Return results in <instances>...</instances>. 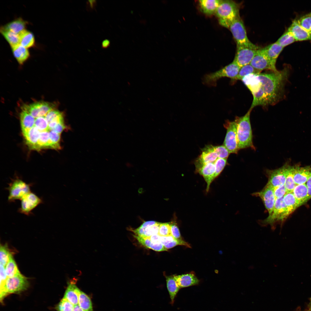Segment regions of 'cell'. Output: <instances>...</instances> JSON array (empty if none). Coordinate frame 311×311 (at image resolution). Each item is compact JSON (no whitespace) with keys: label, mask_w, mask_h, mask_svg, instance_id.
I'll return each mask as SVG.
<instances>
[{"label":"cell","mask_w":311,"mask_h":311,"mask_svg":"<svg viewBox=\"0 0 311 311\" xmlns=\"http://www.w3.org/2000/svg\"><path fill=\"white\" fill-rule=\"evenodd\" d=\"M290 73V68L288 65L280 70L258 73V89L257 92L252 95L253 100L249 109L252 110L257 106L274 105L283 100Z\"/></svg>","instance_id":"6da1fadb"},{"label":"cell","mask_w":311,"mask_h":311,"mask_svg":"<svg viewBox=\"0 0 311 311\" xmlns=\"http://www.w3.org/2000/svg\"><path fill=\"white\" fill-rule=\"evenodd\" d=\"M252 110L249 109L244 116H236L237 135L239 150L247 148L255 149L253 143V135L250 120Z\"/></svg>","instance_id":"7a4b0ae2"},{"label":"cell","mask_w":311,"mask_h":311,"mask_svg":"<svg viewBox=\"0 0 311 311\" xmlns=\"http://www.w3.org/2000/svg\"><path fill=\"white\" fill-rule=\"evenodd\" d=\"M238 5L230 0H221L215 12L219 24L229 28L231 23L240 17Z\"/></svg>","instance_id":"3957f363"},{"label":"cell","mask_w":311,"mask_h":311,"mask_svg":"<svg viewBox=\"0 0 311 311\" xmlns=\"http://www.w3.org/2000/svg\"><path fill=\"white\" fill-rule=\"evenodd\" d=\"M240 68L233 60L230 64L216 71L205 74L202 79V83L208 86H215L219 79L226 77L230 78L231 83L233 84Z\"/></svg>","instance_id":"277c9868"},{"label":"cell","mask_w":311,"mask_h":311,"mask_svg":"<svg viewBox=\"0 0 311 311\" xmlns=\"http://www.w3.org/2000/svg\"><path fill=\"white\" fill-rule=\"evenodd\" d=\"M29 286L27 278L20 272L12 277H7L4 282L0 284L1 301L7 295L20 293L26 290Z\"/></svg>","instance_id":"5b68a950"},{"label":"cell","mask_w":311,"mask_h":311,"mask_svg":"<svg viewBox=\"0 0 311 311\" xmlns=\"http://www.w3.org/2000/svg\"><path fill=\"white\" fill-rule=\"evenodd\" d=\"M32 183L27 184L22 179L16 177L12 179L6 188L9 192L8 200L9 202H14L17 200H21L31 192Z\"/></svg>","instance_id":"8992f818"},{"label":"cell","mask_w":311,"mask_h":311,"mask_svg":"<svg viewBox=\"0 0 311 311\" xmlns=\"http://www.w3.org/2000/svg\"><path fill=\"white\" fill-rule=\"evenodd\" d=\"M229 29L232 34L237 45L249 47L256 46L249 39L243 22L240 16L235 19L231 23Z\"/></svg>","instance_id":"52a82bcc"},{"label":"cell","mask_w":311,"mask_h":311,"mask_svg":"<svg viewBox=\"0 0 311 311\" xmlns=\"http://www.w3.org/2000/svg\"><path fill=\"white\" fill-rule=\"evenodd\" d=\"M227 130L224 141V145L230 153H237L238 151L237 135V124L233 121L227 120L223 125Z\"/></svg>","instance_id":"ba28073f"},{"label":"cell","mask_w":311,"mask_h":311,"mask_svg":"<svg viewBox=\"0 0 311 311\" xmlns=\"http://www.w3.org/2000/svg\"><path fill=\"white\" fill-rule=\"evenodd\" d=\"M283 197L276 199L273 212L263 221V224L270 225L272 226L277 222L283 221L289 215L283 201Z\"/></svg>","instance_id":"9c48e42d"},{"label":"cell","mask_w":311,"mask_h":311,"mask_svg":"<svg viewBox=\"0 0 311 311\" xmlns=\"http://www.w3.org/2000/svg\"><path fill=\"white\" fill-rule=\"evenodd\" d=\"M257 46L249 47L237 45V50L233 60L241 67L250 64L259 49Z\"/></svg>","instance_id":"30bf717a"},{"label":"cell","mask_w":311,"mask_h":311,"mask_svg":"<svg viewBox=\"0 0 311 311\" xmlns=\"http://www.w3.org/2000/svg\"><path fill=\"white\" fill-rule=\"evenodd\" d=\"M289 165L285 163L280 168L273 170H267L268 177L267 184L274 188L285 185L287 171Z\"/></svg>","instance_id":"8fae6325"},{"label":"cell","mask_w":311,"mask_h":311,"mask_svg":"<svg viewBox=\"0 0 311 311\" xmlns=\"http://www.w3.org/2000/svg\"><path fill=\"white\" fill-rule=\"evenodd\" d=\"M54 108L53 104L44 101L35 102L29 105H24L22 110L29 113L34 118L44 116Z\"/></svg>","instance_id":"7c38bea8"},{"label":"cell","mask_w":311,"mask_h":311,"mask_svg":"<svg viewBox=\"0 0 311 311\" xmlns=\"http://www.w3.org/2000/svg\"><path fill=\"white\" fill-rule=\"evenodd\" d=\"M21 200V206L18 209V212L27 216L32 214V211L43 202L41 198L31 191Z\"/></svg>","instance_id":"4fadbf2b"},{"label":"cell","mask_w":311,"mask_h":311,"mask_svg":"<svg viewBox=\"0 0 311 311\" xmlns=\"http://www.w3.org/2000/svg\"><path fill=\"white\" fill-rule=\"evenodd\" d=\"M254 194L259 197L262 199L268 212L269 215H271L273 212L276 200L274 188L267 184L262 190L255 193Z\"/></svg>","instance_id":"5bb4252c"},{"label":"cell","mask_w":311,"mask_h":311,"mask_svg":"<svg viewBox=\"0 0 311 311\" xmlns=\"http://www.w3.org/2000/svg\"><path fill=\"white\" fill-rule=\"evenodd\" d=\"M250 64L255 69L261 72L263 70L275 71L277 70L268 58L261 49H259Z\"/></svg>","instance_id":"9a60e30c"},{"label":"cell","mask_w":311,"mask_h":311,"mask_svg":"<svg viewBox=\"0 0 311 311\" xmlns=\"http://www.w3.org/2000/svg\"><path fill=\"white\" fill-rule=\"evenodd\" d=\"M195 166L196 172L203 177L206 183V190L208 192L211 183L215 179L216 168L215 162L195 165Z\"/></svg>","instance_id":"2e32d148"},{"label":"cell","mask_w":311,"mask_h":311,"mask_svg":"<svg viewBox=\"0 0 311 311\" xmlns=\"http://www.w3.org/2000/svg\"><path fill=\"white\" fill-rule=\"evenodd\" d=\"M287 30L293 35L296 41L311 40V32L302 28L295 19L293 21Z\"/></svg>","instance_id":"e0dca14e"},{"label":"cell","mask_w":311,"mask_h":311,"mask_svg":"<svg viewBox=\"0 0 311 311\" xmlns=\"http://www.w3.org/2000/svg\"><path fill=\"white\" fill-rule=\"evenodd\" d=\"M283 48L276 41L261 49L272 65L276 67L277 59Z\"/></svg>","instance_id":"ac0fdd59"},{"label":"cell","mask_w":311,"mask_h":311,"mask_svg":"<svg viewBox=\"0 0 311 311\" xmlns=\"http://www.w3.org/2000/svg\"><path fill=\"white\" fill-rule=\"evenodd\" d=\"M218 158L214 150L213 146H206L202 149V153L196 161L195 165H201L210 162H214Z\"/></svg>","instance_id":"d6986e66"},{"label":"cell","mask_w":311,"mask_h":311,"mask_svg":"<svg viewBox=\"0 0 311 311\" xmlns=\"http://www.w3.org/2000/svg\"><path fill=\"white\" fill-rule=\"evenodd\" d=\"M176 282L180 288L197 285L199 280L193 272L182 274L174 275Z\"/></svg>","instance_id":"ffe728a7"},{"label":"cell","mask_w":311,"mask_h":311,"mask_svg":"<svg viewBox=\"0 0 311 311\" xmlns=\"http://www.w3.org/2000/svg\"><path fill=\"white\" fill-rule=\"evenodd\" d=\"M311 171V167L295 166L294 180L296 185L305 184Z\"/></svg>","instance_id":"44dd1931"},{"label":"cell","mask_w":311,"mask_h":311,"mask_svg":"<svg viewBox=\"0 0 311 311\" xmlns=\"http://www.w3.org/2000/svg\"><path fill=\"white\" fill-rule=\"evenodd\" d=\"M292 192L299 206L310 199L305 184L296 185Z\"/></svg>","instance_id":"7402d4cb"},{"label":"cell","mask_w":311,"mask_h":311,"mask_svg":"<svg viewBox=\"0 0 311 311\" xmlns=\"http://www.w3.org/2000/svg\"><path fill=\"white\" fill-rule=\"evenodd\" d=\"M221 0H200L198 3L200 10L204 14L211 15L215 14Z\"/></svg>","instance_id":"603a6c76"},{"label":"cell","mask_w":311,"mask_h":311,"mask_svg":"<svg viewBox=\"0 0 311 311\" xmlns=\"http://www.w3.org/2000/svg\"><path fill=\"white\" fill-rule=\"evenodd\" d=\"M28 22L21 18H16L1 28L19 34L25 29Z\"/></svg>","instance_id":"cb8c5ba5"},{"label":"cell","mask_w":311,"mask_h":311,"mask_svg":"<svg viewBox=\"0 0 311 311\" xmlns=\"http://www.w3.org/2000/svg\"><path fill=\"white\" fill-rule=\"evenodd\" d=\"M80 291L75 284L71 282L68 285L63 298L74 306L78 305V296Z\"/></svg>","instance_id":"d4e9b609"},{"label":"cell","mask_w":311,"mask_h":311,"mask_svg":"<svg viewBox=\"0 0 311 311\" xmlns=\"http://www.w3.org/2000/svg\"><path fill=\"white\" fill-rule=\"evenodd\" d=\"M11 48L14 56L19 64L23 65L29 58L28 50L20 44Z\"/></svg>","instance_id":"484cf974"},{"label":"cell","mask_w":311,"mask_h":311,"mask_svg":"<svg viewBox=\"0 0 311 311\" xmlns=\"http://www.w3.org/2000/svg\"><path fill=\"white\" fill-rule=\"evenodd\" d=\"M138 242L144 246L157 251H167L164 246L160 243L152 242L149 237L134 235Z\"/></svg>","instance_id":"4316f807"},{"label":"cell","mask_w":311,"mask_h":311,"mask_svg":"<svg viewBox=\"0 0 311 311\" xmlns=\"http://www.w3.org/2000/svg\"><path fill=\"white\" fill-rule=\"evenodd\" d=\"M167 287L168 291L171 302L173 304L175 298L180 288L177 284L174 275L166 276Z\"/></svg>","instance_id":"83f0119b"},{"label":"cell","mask_w":311,"mask_h":311,"mask_svg":"<svg viewBox=\"0 0 311 311\" xmlns=\"http://www.w3.org/2000/svg\"><path fill=\"white\" fill-rule=\"evenodd\" d=\"M20 44L24 47L28 48L34 46L35 39L33 34L26 29L19 34Z\"/></svg>","instance_id":"f1b7e54d"},{"label":"cell","mask_w":311,"mask_h":311,"mask_svg":"<svg viewBox=\"0 0 311 311\" xmlns=\"http://www.w3.org/2000/svg\"><path fill=\"white\" fill-rule=\"evenodd\" d=\"M283 200L289 215L299 206L293 192H287Z\"/></svg>","instance_id":"f546056e"},{"label":"cell","mask_w":311,"mask_h":311,"mask_svg":"<svg viewBox=\"0 0 311 311\" xmlns=\"http://www.w3.org/2000/svg\"><path fill=\"white\" fill-rule=\"evenodd\" d=\"M0 33L10 45L11 47L20 44L19 34L9 30L0 28Z\"/></svg>","instance_id":"4dcf8cb0"},{"label":"cell","mask_w":311,"mask_h":311,"mask_svg":"<svg viewBox=\"0 0 311 311\" xmlns=\"http://www.w3.org/2000/svg\"><path fill=\"white\" fill-rule=\"evenodd\" d=\"M20 118L22 130L30 128L34 124L35 118L25 111L22 110Z\"/></svg>","instance_id":"1f68e13d"},{"label":"cell","mask_w":311,"mask_h":311,"mask_svg":"<svg viewBox=\"0 0 311 311\" xmlns=\"http://www.w3.org/2000/svg\"><path fill=\"white\" fill-rule=\"evenodd\" d=\"M78 305L84 311H93L92 304L90 297L80 291L78 296Z\"/></svg>","instance_id":"d6a6232c"},{"label":"cell","mask_w":311,"mask_h":311,"mask_svg":"<svg viewBox=\"0 0 311 311\" xmlns=\"http://www.w3.org/2000/svg\"><path fill=\"white\" fill-rule=\"evenodd\" d=\"M295 166L289 165L288 168L285 186L287 192H292L296 186L294 180Z\"/></svg>","instance_id":"836d02e7"},{"label":"cell","mask_w":311,"mask_h":311,"mask_svg":"<svg viewBox=\"0 0 311 311\" xmlns=\"http://www.w3.org/2000/svg\"><path fill=\"white\" fill-rule=\"evenodd\" d=\"M261 73L253 67L250 64L244 65L240 68L234 82L237 80H241L246 76L251 74H258Z\"/></svg>","instance_id":"e575fe53"},{"label":"cell","mask_w":311,"mask_h":311,"mask_svg":"<svg viewBox=\"0 0 311 311\" xmlns=\"http://www.w3.org/2000/svg\"><path fill=\"white\" fill-rule=\"evenodd\" d=\"M5 272L7 277H12L20 272L12 255L5 267Z\"/></svg>","instance_id":"d590c367"},{"label":"cell","mask_w":311,"mask_h":311,"mask_svg":"<svg viewBox=\"0 0 311 311\" xmlns=\"http://www.w3.org/2000/svg\"><path fill=\"white\" fill-rule=\"evenodd\" d=\"M295 20L302 28L311 32V12L303 15Z\"/></svg>","instance_id":"8d00e7d4"},{"label":"cell","mask_w":311,"mask_h":311,"mask_svg":"<svg viewBox=\"0 0 311 311\" xmlns=\"http://www.w3.org/2000/svg\"><path fill=\"white\" fill-rule=\"evenodd\" d=\"M276 41L280 46L284 48L296 41L291 33L287 30Z\"/></svg>","instance_id":"74e56055"},{"label":"cell","mask_w":311,"mask_h":311,"mask_svg":"<svg viewBox=\"0 0 311 311\" xmlns=\"http://www.w3.org/2000/svg\"><path fill=\"white\" fill-rule=\"evenodd\" d=\"M35 118L33 126H35L40 133L45 131L50 132L51 130L48 126V124L45 118V115Z\"/></svg>","instance_id":"f35d334b"},{"label":"cell","mask_w":311,"mask_h":311,"mask_svg":"<svg viewBox=\"0 0 311 311\" xmlns=\"http://www.w3.org/2000/svg\"><path fill=\"white\" fill-rule=\"evenodd\" d=\"M12 255L7 244L1 245L0 248V265L5 267L8 263L10 256Z\"/></svg>","instance_id":"ab89813d"},{"label":"cell","mask_w":311,"mask_h":311,"mask_svg":"<svg viewBox=\"0 0 311 311\" xmlns=\"http://www.w3.org/2000/svg\"><path fill=\"white\" fill-rule=\"evenodd\" d=\"M74 306L63 298L56 307L57 311H73Z\"/></svg>","instance_id":"60d3db41"},{"label":"cell","mask_w":311,"mask_h":311,"mask_svg":"<svg viewBox=\"0 0 311 311\" xmlns=\"http://www.w3.org/2000/svg\"><path fill=\"white\" fill-rule=\"evenodd\" d=\"M213 148L217 154L218 158L227 159L230 153L228 150L224 145L213 146Z\"/></svg>","instance_id":"b9f144b4"},{"label":"cell","mask_w":311,"mask_h":311,"mask_svg":"<svg viewBox=\"0 0 311 311\" xmlns=\"http://www.w3.org/2000/svg\"><path fill=\"white\" fill-rule=\"evenodd\" d=\"M160 223L157 222L154 225L145 228L143 237H149L158 234Z\"/></svg>","instance_id":"7bdbcfd3"},{"label":"cell","mask_w":311,"mask_h":311,"mask_svg":"<svg viewBox=\"0 0 311 311\" xmlns=\"http://www.w3.org/2000/svg\"><path fill=\"white\" fill-rule=\"evenodd\" d=\"M227 159L218 158L215 162L216 168L215 178L219 175L226 166Z\"/></svg>","instance_id":"ee69618b"},{"label":"cell","mask_w":311,"mask_h":311,"mask_svg":"<svg viewBox=\"0 0 311 311\" xmlns=\"http://www.w3.org/2000/svg\"><path fill=\"white\" fill-rule=\"evenodd\" d=\"M158 234L163 236L171 235L170 223H160Z\"/></svg>","instance_id":"f6af8a7d"},{"label":"cell","mask_w":311,"mask_h":311,"mask_svg":"<svg viewBox=\"0 0 311 311\" xmlns=\"http://www.w3.org/2000/svg\"><path fill=\"white\" fill-rule=\"evenodd\" d=\"M170 223V233L177 240H182L179 228L175 222Z\"/></svg>","instance_id":"bcb514c9"},{"label":"cell","mask_w":311,"mask_h":311,"mask_svg":"<svg viewBox=\"0 0 311 311\" xmlns=\"http://www.w3.org/2000/svg\"><path fill=\"white\" fill-rule=\"evenodd\" d=\"M274 192L275 198L277 199L284 197L287 191L284 185L274 188Z\"/></svg>","instance_id":"7dc6e473"},{"label":"cell","mask_w":311,"mask_h":311,"mask_svg":"<svg viewBox=\"0 0 311 311\" xmlns=\"http://www.w3.org/2000/svg\"><path fill=\"white\" fill-rule=\"evenodd\" d=\"M175 238L172 235L167 236H160V242L164 246L174 240Z\"/></svg>","instance_id":"c3c4849f"},{"label":"cell","mask_w":311,"mask_h":311,"mask_svg":"<svg viewBox=\"0 0 311 311\" xmlns=\"http://www.w3.org/2000/svg\"><path fill=\"white\" fill-rule=\"evenodd\" d=\"M0 284L4 282L7 278V276L5 272V267L0 265Z\"/></svg>","instance_id":"681fc988"},{"label":"cell","mask_w":311,"mask_h":311,"mask_svg":"<svg viewBox=\"0 0 311 311\" xmlns=\"http://www.w3.org/2000/svg\"><path fill=\"white\" fill-rule=\"evenodd\" d=\"M306 183L309 197L310 199L311 198V171Z\"/></svg>","instance_id":"f907efd6"},{"label":"cell","mask_w":311,"mask_h":311,"mask_svg":"<svg viewBox=\"0 0 311 311\" xmlns=\"http://www.w3.org/2000/svg\"><path fill=\"white\" fill-rule=\"evenodd\" d=\"M145 228L141 227V226L135 230H132V231L136 236H143Z\"/></svg>","instance_id":"816d5d0a"},{"label":"cell","mask_w":311,"mask_h":311,"mask_svg":"<svg viewBox=\"0 0 311 311\" xmlns=\"http://www.w3.org/2000/svg\"><path fill=\"white\" fill-rule=\"evenodd\" d=\"M96 5V0H89L87 3V9L89 10H94Z\"/></svg>","instance_id":"f5cc1de1"},{"label":"cell","mask_w":311,"mask_h":311,"mask_svg":"<svg viewBox=\"0 0 311 311\" xmlns=\"http://www.w3.org/2000/svg\"><path fill=\"white\" fill-rule=\"evenodd\" d=\"M149 238L151 240L153 243H160V236L158 234L152 235Z\"/></svg>","instance_id":"db71d44e"},{"label":"cell","mask_w":311,"mask_h":311,"mask_svg":"<svg viewBox=\"0 0 311 311\" xmlns=\"http://www.w3.org/2000/svg\"><path fill=\"white\" fill-rule=\"evenodd\" d=\"M158 222L154 221H149L144 222L141 226L145 228L152 226Z\"/></svg>","instance_id":"11a10c76"},{"label":"cell","mask_w":311,"mask_h":311,"mask_svg":"<svg viewBox=\"0 0 311 311\" xmlns=\"http://www.w3.org/2000/svg\"><path fill=\"white\" fill-rule=\"evenodd\" d=\"M110 44V41L108 39H105L103 40L102 42V47L103 49H106L108 48Z\"/></svg>","instance_id":"9f6ffc18"},{"label":"cell","mask_w":311,"mask_h":311,"mask_svg":"<svg viewBox=\"0 0 311 311\" xmlns=\"http://www.w3.org/2000/svg\"><path fill=\"white\" fill-rule=\"evenodd\" d=\"M73 311H84L79 306L77 305L74 306V308Z\"/></svg>","instance_id":"6f0895ef"},{"label":"cell","mask_w":311,"mask_h":311,"mask_svg":"<svg viewBox=\"0 0 311 311\" xmlns=\"http://www.w3.org/2000/svg\"><path fill=\"white\" fill-rule=\"evenodd\" d=\"M308 307L310 310L311 311V298L310 299V301L309 303Z\"/></svg>","instance_id":"680465c9"},{"label":"cell","mask_w":311,"mask_h":311,"mask_svg":"<svg viewBox=\"0 0 311 311\" xmlns=\"http://www.w3.org/2000/svg\"></svg>","instance_id":"91938a15"}]
</instances>
